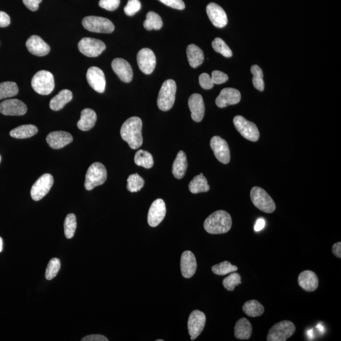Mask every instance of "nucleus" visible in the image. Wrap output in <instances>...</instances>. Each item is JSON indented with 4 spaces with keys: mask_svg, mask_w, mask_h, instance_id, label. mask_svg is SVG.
<instances>
[{
    "mask_svg": "<svg viewBox=\"0 0 341 341\" xmlns=\"http://www.w3.org/2000/svg\"><path fill=\"white\" fill-rule=\"evenodd\" d=\"M142 120L137 117L130 118L122 125L120 130L122 138L132 149H137L142 145Z\"/></svg>",
    "mask_w": 341,
    "mask_h": 341,
    "instance_id": "nucleus-1",
    "label": "nucleus"
},
{
    "mask_svg": "<svg viewBox=\"0 0 341 341\" xmlns=\"http://www.w3.org/2000/svg\"><path fill=\"white\" fill-rule=\"evenodd\" d=\"M204 226L209 234H224L232 228V217L226 211L221 210L215 211L205 220Z\"/></svg>",
    "mask_w": 341,
    "mask_h": 341,
    "instance_id": "nucleus-2",
    "label": "nucleus"
},
{
    "mask_svg": "<svg viewBox=\"0 0 341 341\" xmlns=\"http://www.w3.org/2000/svg\"><path fill=\"white\" fill-rule=\"evenodd\" d=\"M176 84L171 79L163 84L158 98V106L161 111H168L173 107L175 101Z\"/></svg>",
    "mask_w": 341,
    "mask_h": 341,
    "instance_id": "nucleus-3",
    "label": "nucleus"
},
{
    "mask_svg": "<svg viewBox=\"0 0 341 341\" xmlns=\"http://www.w3.org/2000/svg\"><path fill=\"white\" fill-rule=\"evenodd\" d=\"M107 179V171L101 163H94L90 166L86 175L85 186L87 191H92L95 187L104 184Z\"/></svg>",
    "mask_w": 341,
    "mask_h": 341,
    "instance_id": "nucleus-4",
    "label": "nucleus"
},
{
    "mask_svg": "<svg viewBox=\"0 0 341 341\" xmlns=\"http://www.w3.org/2000/svg\"><path fill=\"white\" fill-rule=\"evenodd\" d=\"M251 200L253 205L266 213H273L276 206L271 197L260 187L255 186L250 192Z\"/></svg>",
    "mask_w": 341,
    "mask_h": 341,
    "instance_id": "nucleus-5",
    "label": "nucleus"
},
{
    "mask_svg": "<svg viewBox=\"0 0 341 341\" xmlns=\"http://www.w3.org/2000/svg\"><path fill=\"white\" fill-rule=\"evenodd\" d=\"M33 89L41 95H49L55 88V80L50 71L41 70L33 77L31 82Z\"/></svg>",
    "mask_w": 341,
    "mask_h": 341,
    "instance_id": "nucleus-6",
    "label": "nucleus"
},
{
    "mask_svg": "<svg viewBox=\"0 0 341 341\" xmlns=\"http://www.w3.org/2000/svg\"><path fill=\"white\" fill-rule=\"evenodd\" d=\"M296 331L293 323L289 320H283L274 325L269 330L267 340L286 341Z\"/></svg>",
    "mask_w": 341,
    "mask_h": 341,
    "instance_id": "nucleus-7",
    "label": "nucleus"
},
{
    "mask_svg": "<svg viewBox=\"0 0 341 341\" xmlns=\"http://www.w3.org/2000/svg\"><path fill=\"white\" fill-rule=\"evenodd\" d=\"M83 25L89 31L109 34L114 31L115 25L106 18L88 16L84 18Z\"/></svg>",
    "mask_w": 341,
    "mask_h": 341,
    "instance_id": "nucleus-8",
    "label": "nucleus"
},
{
    "mask_svg": "<svg viewBox=\"0 0 341 341\" xmlns=\"http://www.w3.org/2000/svg\"><path fill=\"white\" fill-rule=\"evenodd\" d=\"M238 132L248 140L256 142L260 137V133L254 123L248 121L242 116L235 117L233 120Z\"/></svg>",
    "mask_w": 341,
    "mask_h": 341,
    "instance_id": "nucleus-9",
    "label": "nucleus"
},
{
    "mask_svg": "<svg viewBox=\"0 0 341 341\" xmlns=\"http://www.w3.org/2000/svg\"><path fill=\"white\" fill-rule=\"evenodd\" d=\"M79 50L84 55L90 58L99 56L106 50V45L101 40L91 37H84L78 44Z\"/></svg>",
    "mask_w": 341,
    "mask_h": 341,
    "instance_id": "nucleus-10",
    "label": "nucleus"
},
{
    "mask_svg": "<svg viewBox=\"0 0 341 341\" xmlns=\"http://www.w3.org/2000/svg\"><path fill=\"white\" fill-rule=\"evenodd\" d=\"M53 177L50 174H45L33 184L30 196L34 201H40L50 192L53 185Z\"/></svg>",
    "mask_w": 341,
    "mask_h": 341,
    "instance_id": "nucleus-11",
    "label": "nucleus"
},
{
    "mask_svg": "<svg viewBox=\"0 0 341 341\" xmlns=\"http://www.w3.org/2000/svg\"><path fill=\"white\" fill-rule=\"evenodd\" d=\"M206 317L204 312L194 310L190 315L188 329L191 340H194L201 335L206 325Z\"/></svg>",
    "mask_w": 341,
    "mask_h": 341,
    "instance_id": "nucleus-12",
    "label": "nucleus"
},
{
    "mask_svg": "<svg viewBox=\"0 0 341 341\" xmlns=\"http://www.w3.org/2000/svg\"><path fill=\"white\" fill-rule=\"evenodd\" d=\"M138 67L143 73L149 75L153 72L156 65V58L153 51L148 48H143L137 54Z\"/></svg>",
    "mask_w": 341,
    "mask_h": 341,
    "instance_id": "nucleus-13",
    "label": "nucleus"
},
{
    "mask_svg": "<svg viewBox=\"0 0 341 341\" xmlns=\"http://www.w3.org/2000/svg\"><path fill=\"white\" fill-rule=\"evenodd\" d=\"M211 147L215 158L219 162L227 165L231 160L229 145L226 141L219 136H214L211 140Z\"/></svg>",
    "mask_w": 341,
    "mask_h": 341,
    "instance_id": "nucleus-14",
    "label": "nucleus"
},
{
    "mask_svg": "<svg viewBox=\"0 0 341 341\" xmlns=\"http://www.w3.org/2000/svg\"><path fill=\"white\" fill-rule=\"evenodd\" d=\"M27 111L26 105L19 99H7L0 103V112L6 116H22Z\"/></svg>",
    "mask_w": 341,
    "mask_h": 341,
    "instance_id": "nucleus-15",
    "label": "nucleus"
},
{
    "mask_svg": "<svg viewBox=\"0 0 341 341\" xmlns=\"http://www.w3.org/2000/svg\"><path fill=\"white\" fill-rule=\"evenodd\" d=\"M166 214V207L163 199H158L153 202L148 211V224L151 227L158 226L163 219Z\"/></svg>",
    "mask_w": 341,
    "mask_h": 341,
    "instance_id": "nucleus-16",
    "label": "nucleus"
},
{
    "mask_svg": "<svg viewBox=\"0 0 341 341\" xmlns=\"http://www.w3.org/2000/svg\"><path fill=\"white\" fill-rule=\"evenodd\" d=\"M87 80L89 86L99 93H103L106 88V79L103 71L96 66L89 68L87 72Z\"/></svg>",
    "mask_w": 341,
    "mask_h": 341,
    "instance_id": "nucleus-17",
    "label": "nucleus"
},
{
    "mask_svg": "<svg viewBox=\"0 0 341 341\" xmlns=\"http://www.w3.org/2000/svg\"><path fill=\"white\" fill-rule=\"evenodd\" d=\"M241 93L238 90L234 88H225L220 91L219 96L215 99V104L219 108H224V107L230 106V105H235L241 101Z\"/></svg>",
    "mask_w": 341,
    "mask_h": 341,
    "instance_id": "nucleus-18",
    "label": "nucleus"
},
{
    "mask_svg": "<svg viewBox=\"0 0 341 341\" xmlns=\"http://www.w3.org/2000/svg\"><path fill=\"white\" fill-rule=\"evenodd\" d=\"M206 11L210 20L215 27L223 28L228 24L226 13L219 5L211 3L207 5Z\"/></svg>",
    "mask_w": 341,
    "mask_h": 341,
    "instance_id": "nucleus-19",
    "label": "nucleus"
},
{
    "mask_svg": "<svg viewBox=\"0 0 341 341\" xmlns=\"http://www.w3.org/2000/svg\"><path fill=\"white\" fill-rule=\"evenodd\" d=\"M73 141L72 135L64 131L51 132L46 137V142L53 149H60Z\"/></svg>",
    "mask_w": 341,
    "mask_h": 341,
    "instance_id": "nucleus-20",
    "label": "nucleus"
},
{
    "mask_svg": "<svg viewBox=\"0 0 341 341\" xmlns=\"http://www.w3.org/2000/svg\"><path fill=\"white\" fill-rule=\"evenodd\" d=\"M188 106L191 111L192 119L196 122L203 120L206 107L203 97L199 94H192L188 99Z\"/></svg>",
    "mask_w": 341,
    "mask_h": 341,
    "instance_id": "nucleus-21",
    "label": "nucleus"
},
{
    "mask_svg": "<svg viewBox=\"0 0 341 341\" xmlns=\"http://www.w3.org/2000/svg\"><path fill=\"white\" fill-rule=\"evenodd\" d=\"M111 66L120 80L126 83L132 81L133 70L127 61L122 58H115L112 61Z\"/></svg>",
    "mask_w": 341,
    "mask_h": 341,
    "instance_id": "nucleus-22",
    "label": "nucleus"
},
{
    "mask_svg": "<svg viewBox=\"0 0 341 341\" xmlns=\"http://www.w3.org/2000/svg\"><path fill=\"white\" fill-rule=\"evenodd\" d=\"M180 267L182 276L184 278H191L196 273L197 263L196 256L191 251L182 253Z\"/></svg>",
    "mask_w": 341,
    "mask_h": 341,
    "instance_id": "nucleus-23",
    "label": "nucleus"
},
{
    "mask_svg": "<svg viewBox=\"0 0 341 341\" xmlns=\"http://www.w3.org/2000/svg\"><path fill=\"white\" fill-rule=\"evenodd\" d=\"M28 51L32 55L37 56L47 55L50 51V46L38 35H32L26 42Z\"/></svg>",
    "mask_w": 341,
    "mask_h": 341,
    "instance_id": "nucleus-24",
    "label": "nucleus"
},
{
    "mask_svg": "<svg viewBox=\"0 0 341 341\" xmlns=\"http://www.w3.org/2000/svg\"><path fill=\"white\" fill-rule=\"evenodd\" d=\"M300 287L305 291L313 292L319 286V278L317 274L312 271H305L299 274L298 278Z\"/></svg>",
    "mask_w": 341,
    "mask_h": 341,
    "instance_id": "nucleus-25",
    "label": "nucleus"
},
{
    "mask_svg": "<svg viewBox=\"0 0 341 341\" xmlns=\"http://www.w3.org/2000/svg\"><path fill=\"white\" fill-rule=\"evenodd\" d=\"M253 328L252 324L246 318H242L236 323L235 336L240 340H248L252 336Z\"/></svg>",
    "mask_w": 341,
    "mask_h": 341,
    "instance_id": "nucleus-26",
    "label": "nucleus"
},
{
    "mask_svg": "<svg viewBox=\"0 0 341 341\" xmlns=\"http://www.w3.org/2000/svg\"><path fill=\"white\" fill-rule=\"evenodd\" d=\"M96 121V112L91 109H84L81 112V119L78 123V127L81 130L87 132L95 126Z\"/></svg>",
    "mask_w": 341,
    "mask_h": 341,
    "instance_id": "nucleus-27",
    "label": "nucleus"
},
{
    "mask_svg": "<svg viewBox=\"0 0 341 341\" xmlns=\"http://www.w3.org/2000/svg\"><path fill=\"white\" fill-rule=\"evenodd\" d=\"M73 98L72 92L68 89H64L51 100L50 108L53 111H60L65 105L70 102Z\"/></svg>",
    "mask_w": 341,
    "mask_h": 341,
    "instance_id": "nucleus-28",
    "label": "nucleus"
},
{
    "mask_svg": "<svg viewBox=\"0 0 341 341\" xmlns=\"http://www.w3.org/2000/svg\"><path fill=\"white\" fill-rule=\"evenodd\" d=\"M188 163L186 154L183 151H179L172 167V173L176 179L183 178L185 175Z\"/></svg>",
    "mask_w": 341,
    "mask_h": 341,
    "instance_id": "nucleus-29",
    "label": "nucleus"
},
{
    "mask_svg": "<svg viewBox=\"0 0 341 341\" xmlns=\"http://www.w3.org/2000/svg\"><path fill=\"white\" fill-rule=\"evenodd\" d=\"M186 55L190 65L196 68L201 66L204 62V54L203 51L196 45H190L186 48Z\"/></svg>",
    "mask_w": 341,
    "mask_h": 341,
    "instance_id": "nucleus-30",
    "label": "nucleus"
},
{
    "mask_svg": "<svg viewBox=\"0 0 341 341\" xmlns=\"http://www.w3.org/2000/svg\"><path fill=\"white\" fill-rule=\"evenodd\" d=\"M38 129L34 125H24L18 127L10 131V135L12 137L18 139H24L33 137L36 134Z\"/></svg>",
    "mask_w": 341,
    "mask_h": 341,
    "instance_id": "nucleus-31",
    "label": "nucleus"
},
{
    "mask_svg": "<svg viewBox=\"0 0 341 341\" xmlns=\"http://www.w3.org/2000/svg\"><path fill=\"white\" fill-rule=\"evenodd\" d=\"M189 190L191 193L194 194L209 191L210 186L203 173L194 177L189 184Z\"/></svg>",
    "mask_w": 341,
    "mask_h": 341,
    "instance_id": "nucleus-32",
    "label": "nucleus"
},
{
    "mask_svg": "<svg viewBox=\"0 0 341 341\" xmlns=\"http://www.w3.org/2000/svg\"><path fill=\"white\" fill-rule=\"evenodd\" d=\"M242 309L245 314L250 317H260L265 311L263 305L255 299L249 300L245 302Z\"/></svg>",
    "mask_w": 341,
    "mask_h": 341,
    "instance_id": "nucleus-33",
    "label": "nucleus"
},
{
    "mask_svg": "<svg viewBox=\"0 0 341 341\" xmlns=\"http://www.w3.org/2000/svg\"><path fill=\"white\" fill-rule=\"evenodd\" d=\"M163 26L162 19L158 14L149 12L146 15V20L143 22V27L147 30H160Z\"/></svg>",
    "mask_w": 341,
    "mask_h": 341,
    "instance_id": "nucleus-34",
    "label": "nucleus"
},
{
    "mask_svg": "<svg viewBox=\"0 0 341 341\" xmlns=\"http://www.w3.org/2000/svg\"><path fill=\"white\" fill-rule=\"evenodd\" d=\"M134 162L137 166H142L146 169L153 168L154 159L153 156L147 151L140 150L136 153Z\"/></svg>",
    "mask_w": 341,
    "mask_h": 341,
    "instance_id": "nucleus-35",
    "label": "nucleus"
},
{
    "mask_svg": "<svg viewBox=\"0 0 341 341\" xmlns=\"http://www.w3.org/2000/svg\"><path fill=\"white\" fill-rule=\"evenodd\" d=\"M19 87L14 82H5L0 84V100L17 96Z\"/></svg>",
    "mask_w": 341,
    "mask_h": 341,
    "instance_id": "nucleus-36",
    "label": "nucleus"
},
{
    "mask_svg": "<svg viewBox=\"0 0 341 341\" xmlns=\"http://www.w3.org/2000/svg\"><path fill=\"white\" fill-rule=\"evenodd\" d=\"M144 184V179L138 174H131L127 179V188L132 193L137 192L143 188Z\"/></svg>",
    "mask_w": 341,
    "mask_h": 341,
    "instance_id": "nucleus-37",
    "label": "nucleus"
},
{
    "mask_svg": "<svg viewBox=\"0 0 341 341\" xmlns=\"http://www.w3.org/2000/svg\"><path fill=\"white\" fill-rule=\"evenodd\" d=\"M238 270L237 266H233L230 261H224L212 267V271L218 276H224Z\"/></svg>",
    "mask_w": 341,
    "mask_h": 341,
    "instance_id": "nucleus-38",
    "label": "nucleus"
},
{
    "mask_svg": "<svg viewBox=\"0 0 341 341\" xmlns=\"http://www.w3.org/2000/svg\"><path fill=\"white\" fill-rule=\"evenodd\" d=\"M251 72L253 75L252 83L253 86L258 91L262 92L264 91L263 74L260 66L254 65L251 68Z\"/></svg>",
    "mask_w": 341,
    "mask_h": 341,
    "instance_id": "nucleus-39",
    "label": "nucleus"
},
{
    "mask_svg": "<svg viewBox=\"0 0 341 341\" xmlns=\"http://www.w3.org/2000/svg\"><path fill=\"white\" fill-rule=\"evenodd\" d=\"M77 228V219L75 214H70L66 216L64 222V230L65 237L67 239H71L75 235Z\"/></svg>",
    "mask_w": 341,
    "mask_h": 341,
    "instance_id": "nucleus-40",
    "label": "nucleus"
},
{
    "mask_svg": "<svg viewBox=\"0 0 341 341\" xmlns=\"http://www.w3.org/2000/svg\"><path fill=\"white\" fill-rule=\"evenodd\" d=\"M212 46L215 52L221 54L225 58H231L233 56L232 51L221 38H215L212 43Z\"/></svg>",
    "mask_w": 341,
    "mask_h": 341,
    "instance_id": "nucleus-41",
    "label": "nucleus"
},
{
    "mask_svg": "<svg viewBox=\"0 0 341 341\" xmlns=\"http://www.w3.org/2000/svg\"><path fill=\"white\" fill-rule=\"evenodd\" d=\"M242 284V277L239 274L232 273L229 276L224 279L222 281L223 286L228 291H233L235 290V287Z\"/></svg>",
    "mask_w": 341,
    "mask_h": 341,
    "instance_id": "nucleus-42",
    "label": "nucleus"
},
{
    "mask_svg": "<svg viewBox=\"0 0 341 341\" xmlns=\"http://www.w3.org/2000/svg\"><path fill=\"white\" fill-rule=\"evenodd\" d=\"M61 268L60 260L57 258L51 259L50 262L48 263L47 268H46L45 277L48 280H51L55 278L60 271Z\"/></svg>",
    "mask_w": 341,
    "mask_h": 341,
    "instance_id": "nucleus-43",
    "label": "nucleus"
},
{
    "mask_svg": "<svg viewBox=\"0 0 341 341\" xmlns=\"http://www.w3.org/2000/svg\"><path fill=\"white\" fill-rule=\"evenodd\" d=\"M141 9L139 0H128L127 5L124 8L125 14L128 16H133Z\"/></svg>",
    "mask_w": 341,
    "mask_h": 341,
    "instance_id": "nucleus-44",
    "label": "nucleus"
},
{
    "mask_svg": "<svg viewBox=\"0 0 341 341\" xmlns=\"http://www.w3.org/2000/svg\"><path fill=\"white\" fill-rule=\"evenodd\" d=\"M120 4V0H100L99 5L108 11H114L119 8Z\"/></svg>",
    "mask_w": 341,
    "mask_h": 341,
    "instance_id": "nucleus-45",
    "label": "nucleus"
},
{
    "mask_svg": "<svg viewBox=\"0 0 341 341\" xmlns=\"http://www.w3.org/2000/svg\"><path fill=\"white\" fill-rule=\"evenodd\" d=\"M199 84L202 88L209 90L213 88L214 84L212 82L211 76L208 73H202L199 77Z\"/></svg>",
    "mask_w": 341,
    "mask_h": 341,
    "instance_id": "nucleus-46",
    "label": "nucleus"
},
{
    "mask_svg": "<svg viewBox=\"0 0 341 341\" xmlns=\"http://www.w3.org/2000/svg\"><path fill=\"white\" fill-rule=\"evenodd\" d=\"M211 79L214 84H217V85L226 83L229 80V78L226 74L218 70L212 71Z\"/></svg>",
    "mask_w": 341,
    "mask_h": 341,
    "instance_id": "nucleus-47",
    "label": "nucleus"
},
{
    "mask_svg": "<svg viewBox=\"0 0 341 341\" xmlns=\"http://www.w3.org/2000/svg\"><path fill=\"white\" fill-rule=\"evenodd\" d=\"M163 4L177 10H183L185 5L183 0H160Z\"/></svg>",
    "mask_w": 341,
    "mask_h": 341,
    "instance_id": "nucleus-48",
    "label": "nucleus"
},
{
    "mask_svg": "<svg viewBox=\"0 0 341 341\" xmlns=\"http://www.w3.org/2000/svg\"><path fill=\"white\" fill-rule=\"evenodd\" d=\"M42 0H23L25 6L30 11L35 12L39 9V5Z\"/></svg>",
    "mask_w": 341,
    "mask_h": 341,
    "instance_id": "nucleus-49",
    "label": "nucleus"
},
{
    "mask_svg": "<svg viewBox=\"0 0 341 341\" xmlns=\"http://www.w3.org/2000/svg\"><path fill=\"white\" fill-rule=\"evenodd\" d=\"M10 24L9 15L4 12L0 11V27H6Z\"/></svg>",
    "mask_w": 341,
    "mask_h": 341,
    "instance_id": "nucleus-50",
    "label": "nucleus"
},
{
    "mask_svg": "<svg viewBox=\"0 0 341 341\" xmlns=\"http://www.w3.org/2000/svg\"><path fill=\"white\" fill-rule=\"evenodd\" d=\"M82 341H107L108 339L104 335L99 334H93L87 335V336L84 337Z\"/></svg>",
    "mask_w": 341,
    "mask_h": 341,
    "instance_id": "nucleus-51",
    "label": "nucleus"
},
{
    "mask_svg": "<svg viewBox=\"0 0 341 341\" xmlns=\"http://www.w3.org/2000/svg\"><path fill=\"white\" fill-rule=\"evenodd\" d=\"M332 252L333 254L337 258H341V243L337 242L332 246Z\"/></svg>",
    "mask_w": 341,
    "mask_h": 341,
    "instance_id": "nucleus-52",
    "label": "nucleus"
},
{
    "mask_svg": "<svg viewBox=\"0 0 341 341\" xmlns=\"http://www.w3.org/2000/svg\"><path fill=\"white\" fill-rule=\"evenodd\" d=\"M264 226H265V220L262 218L258 219L255 225V232H260V230L263 229Z\"/></svg>",
    "mask_w": 341,
    "mask_h": 341,
    "instance_id": "nucleus-53",
    "label": "nucleus"
},
{
    "mask_svg": "<svg viewBox=\"0 0 341 341\" xmlns=\"http://www.w3.org/2000/svg\"><path fill=\"white\" fill-rule=\"evenodd\" d=\"M3 250V240L1 237H0V252H2Z\"/></svg>",
    "mask_w": 341,
    "mask_h": 341,
    "instance_id": "nucleus-54",
    "label": "nucleus"
},
{
    "mask_svg": "<svg viewBox=\"0 0 341 341\" xmlns=\"http://www.w3.org/2000/svg\"><path fill=\"white\" fill-rule=\"evenodd\" d=\"M156 341H163V340H162V339H158V340H156Z\"/></svg>",
    "mask_w": 341,
    "mask_h": 341,
    "instance_id": "nucleus-55",
    "label": "nucleus"
},
{
    "mask_svg": "<svg viewBox=\"0 0 341 341\" xmlns=\"http://www.w3.org/2000/svg\"><path fill=\"white\" fill-rule=\"evenodd\" d=\"M1 160H2V158H1V156H0V163H1Z\"/></svg>",
    "mask_w": 341,
    "mask_h": 341,
    "instance_id": "nucleus-56",
    "label": "nucleus"
}]
</instances>
